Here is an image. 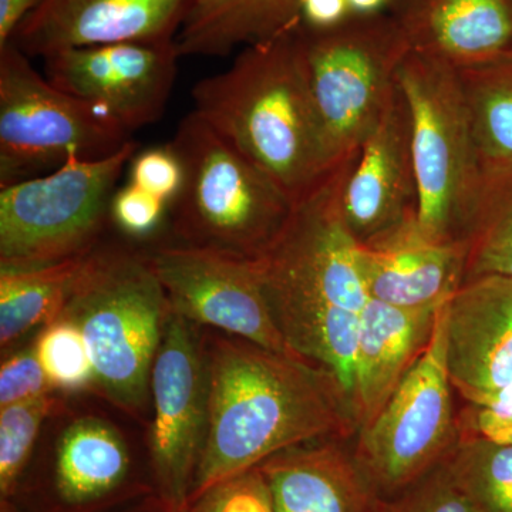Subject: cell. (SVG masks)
Masks as SVG:
<instances>
[{
	"label": "cell",
	"instance_id": "obj_14",
	"mask_svg": "<svg viewBox=\"0 0 512 512\" xmlns=\"http://www.w3.org/2000/svg\"><path fill=\"white\" fill-rule=\"evenodd\" d=\"M340 211L357 244L419 215L412 111L399 82L350 167Z\"/></svg>",
	"mask_w": 512,
	"mask_h": 512
},
{
	"label": "cell",
	"instance_id": "obj_29",
	"mask_svg": "<svg viewBox=\"0 0 512 512\" xmlns=\"http://www.w3.org/2000/svg\"><path fill=\"white\" fill-rule=\"evenodd\" d=\"M386 512H480L446 461L410 490L387 501Z\"/></svg>",
	"mask_w": 512,
	"mask_h": 512
},
{
	"label": "cell",
	"instance_id": "obj_11",
	"mask_svg": "<svg viewBox=\"0 0 512 512\" xmlns=\"http://www.w3.org/2000/svg\"><path fill=\"white\" fill-rule=\"evenodd\" d=\"M150 431L153 495L168 512H185L208 426L204 342L194 325L170 311L153 372Z\"/></svg>",
	"mask_w": 512,
	"mask_h": 512
},
{
	"label": "cell",
	"instance_id": "obj_28",
	"mask_svg": "<svg viewBox=\"0 0 512 512\" xmlns=\"http://www.w3.org/2000/svg\"><path fill=\"white\" fill-rule=\"evenodd\" d=\"M37 359L53 389L79 392L93 387L94 372L89 350L72 320L57 318L37 336Z\"/></svg>",
	"mask_w": 512,
	"mask_h": 512
},
{
	"label": "cell",
	"instance_id": "obj_27",
	"mask_svg": "<svg viewBox=\"0 0 512 512\" xmlns=\"http://www.w3.org/2000/svg\"><path fill=\"white\" fill-rule=\"evenodd\" d=\"M59 406L55 393L0 407V507L16 510L15 498L40 429Z\"/></svg>",
	"mask_w": 512,
	"mask_h": 512
},
{
	"label": "cell",
	"instance_id": "obj_7",
	"mask_svg": "<svg viewBox=\"0 0 512 512\" xmlns=\"http://www.w3.org/2000/svg\"><path fill=\"white\" fill-rule=\"evenodd\" d=\"M133 140L99 160L70 158L62 167L0 190V268H30L97 248Z\"/></svg>",
	"mask_w": 512,
	"mask_h": 512
},
{
	"label": "cell",
	"instance_id": "obj_4",
	"mask_svg": "<svg viewBox=\"0 0 512 512\" xmlns=\"http://www.w3.org/2000/svg\"><path fill=\"white\" fill-rule=\"evenodd\" d=\"M170 311L147 254L97 247L60 315L82 332L93 387L136 419L148 410L151 372Z\"/></svg>",
	"mask_w": 512,
	"mask_h": 512
},
{
	"label": "cell",
	"instance_id": "obj_5",
	"mask_svg": "<svg viewBox=\"0 0 512 512\" xmlns=\"http://www.w3.org/2000/svg\"><path fill=\"white\" fill-rule=\"evenodd\" d=\"M170 143L183 164L171 210L185 244L254 259L264 254L291 218V200L192 111Z\"/></svg>",
	"mask_w": 512,
	"mask_h": 512
},
{
	"label": "cell",
	"instance_id": "obj_25",
	"mask_svg": "<svg viewBox=\"0 0 512 512\" xmlns=\"http://www.w3.org/2000/svg\"><path fill=\"white\" fill-rule=\"evenodd\" d=\"M466 245L464 282L487 275L512 276V164L485 170Z\"/></svg>",
	"mask_w": 512,
	"mask_h": 512
},
{
	"label": "cell",
	"instance_id": "obj_8",
	"mask_svg": "<svg viewBox=\"0 0 512 512\" xmlns=\"http://www.w3.org/2000/svg\"><path fill=\"white\" fill-rule=\"evenodd\" d=\"M303 62L316 109L338 163L359 153L412 52L389 12L352 15L326 30L301 25Z\"/></svg>",
	"mask_w": 512,
	"mask_h": 512
},
{
	"label": "cell",
	"instance_id": "obj_6",
	"mask_svg": "<svg viewBox=\"0 0 512 512\" xmlns=\"http://www.w3.org/2000/svg\"><path fill=\"white\" fill-rule=\"evenodd\" d=\"M399 83L412 111L421 227L433 237L466 242L485 170L460 76L410 52L400 64Z\"/></svg>",
	"mask_w": 512,
	"mask_h": 512
},
{
	"label": "cell",
	"instance_id": "obj_32",
	"mask_svg": "<svg viewBox=\"0 0 512 512\" xmlns=\"http://www.w3.org/2000/svg\"><path fill=\"white\" fill-rule=\"evenodd\" d=\"M170 205L156 195L127 183L117 188L110 205V220L128 237L144 238L161 224Z\"/></svg>",
	"mask_w": 512,
	"mask_h": 512
},
{
	"label": "cell",
	"instance_id": "obj_20",
	"mask_svg": "<svg viewBox=\"0 0 512 512\" xmlns=\"http://www.w3.org/2000/svg\"><path fill=\"white\" fill-rule=\"evenodd\" d=\"M353 440L306 441L259 464L275 512H386L387 501L349 446Z\"/></svg>",
	"mask_w": 512,
	"mask_h": 512
},
{
	"label": "cell",
	"instance_id": "obj_16",
	"mask_svg": "<svg viewBox=\"0 0 512 512\" xmlns=\"http://www.w3.org/2000/svg\"><path fill=\"white\" fill-rule=\"evenodd\" d=\"M467 245L433 237L419 215L359 244L367 295L396 308L437 309L464 284Z\"/></svg>",
	"mask_w": 512,
	"mask_h": 512
},
{
	"label": "cell",
	"instance_id": "obj_31",
	"mask_svg": "<svg viewBox=\"0 0 512 512\" xmlns=\"http://www.w3.org/2000/svg\"><path fill=\"white\" fill-rule=\"evenodd\" d=\"M130 181L141 190L150 192L173 205L183 187L184 171L173 144L151 147L134 154L128 164Z\"/></svg>",
	"mask_w": 512,
	"mask_h": 512
},
{
	"label": "cell",
	"instance_id": "obj_30",
	"mask_svg": "<svg viewBox=\"0 0 512 512\" xmlns=\"http://www.w3.org/2000/svg\"><path fill=\"white\" fill-rule=\"evenodd\" d=\"M185 512H275L258 467L214 485L195 498Z\"/></svg>",
	"mask_w": 512,
	"mask_h": 512
},
{
	"label": "cell",
	"instance_id": "obj_21",
	"mask_svg": "<svg viewBox=\"0 0 512 512\" xmlns=\"http://www.w3.org/2000/svg\"><path fill=\"white\" fill-rule=\"evenodd\" d=\"M440 308L413 311L375 299L366 303L360 313L353 389V413L359 430L382 412L429 348Z\"/></svg>",
	"mask_w": 512,
	"mask_h": 512
},
{
	"label": "cell",
	"instance_id": "obj_12",
	"mask_svg": "<svg viewBox=\"0 0 512 512\" xmlns=\"http://www.w3.org/2000/svg\"><path fill=\"white\" fill-rule=\"evenodd\" d=\"M147 255L171 311L181 318L299 359L276 326L254 258L187 244Z\"/></svg>",
	"mask_w": 512,
	"mask_h": 512
},
{
	"label": "cell",
	"instance_id": "obj_24",
	"mask_svg": "<svg viewBox=\"0 0 512 512\" xmlns=\"http://www.w3.org/2000/svg\"><path fill=\"white\" fill-rule=\"evenodd\" d=\"M484 170L512 164V59L457 70Z\"/></svg>",
	"mask_w": 512,
	"mask_h": 512
},
{
	"label": "cell",
	"instance_id": "obj_35",
	"mask_svg": "<svg viewBox=\"0 0 512 512\" xmlns=\"http://www.w3.org/2000/svg\"><path fill=\"white\" fill-rule=\"evenodd\" d=\"M352 15L348 0H299V20L305 29H332Z\"/></svg>",
	"mask_w": 512,
	"mask_h": 512
},
{
	"label": "cell",
	"instance_id": "obj_39",
	"mask_svg": "<svg viewBox=\"0 0 512 512\" xmlns=\"http://www.w3.org/2000/svg\"><path fill=\"white\" fill-rule=\"evenodd\" d=\"M130 512H168L165 510L163 505L160 504V501L157 500L154 495H151V500L146 501L143 507L137 508V510H133Z\"/></svg>",
	"mask_w": 512,
	"mask_h": 512
},
{
	"label": "cell",
	"instance_id": "obj_9",
	"mask_svg": "<svg viewBox=\"0 0 512 512\" xmlns=\"http://www.w3.org/2000/svg\"><path fill=\"white\" fill-rule=\"evenodd\" d=\"M446 303L437 313L429 348L382 412L353 440L357 463L384 501L429 476L460 441L456 392L446 362Z\"/></svg>",
	"mask_w": 512,
	"mask_h": 512
},
{
	"label": "cell",
	"instance_id": "obj_3",
	"mask_svg": "<svg viewBox=\"0 0 512 512\" xmlns=\"http://www.w3.org/2000/svg\"><path fill=\"white\" fill-rule=\"evenodd\" d=\"M192 101V113L295 207L343 164L333 156L306 77L301 23L244 47L227 70L195 84Z\"/></svg>",
	"mask_w": 512,
	"mask_h": 512
},
{
	"label": "cell",
	"instance_id": "obj_10",
	"mask_svg": "<svg viewBox=\"0 0 512 512\" xmlns=\"http://www.w3.org/2000/svg\"><path fill=\"white\" fill-rule=\"evenodd\" d=\"M131 140L83 101L40 76L15 43L0 49V185L99 160Z\"/></svg>",
	"mask_w": 512,
	"mask_h": 512
},
{
	"label": "cell",
	"instance_id": "obj_33",
	"mask_svg": "<svg viewBox=\"0 0 512 512\" xmlns=\"http://www.w3.org/2000/svg\"><path fill=\"white\" fill-rule=\"evenodd\" d=\"M37 359L35 346L9 356L0 369V407L55 393Z\"/></svg>",
	"mask_w": 512,
	"mask_h": 512
},
{
	"label": "cell",
	"instance_id": "obj_18",
	"mask_svg": "<svg viewBox=\"0 0 512 512\" xmlns=\"http://www.w3.org/2000/svg\"><path fill=\"white\" fill-rule=\"evenodd\" d=\"M146 493L153 488L133 480L119 431L97 417H82L57 441L40 512H104Z\"/></svg>",
	"mask_w": 512,
	"mask_h": 512
},
{
	"label": "cell",
	"instance_id": "obj_36",
	"mask_svg": "<svg viewBox=\"0 0 512 512\" xmlns=\"http://www.w3.org/2000/svg\"><path fill=\"white\" fill-rule=\"evenodd\" d=\"M45 0H0V49L10 43L16 30Z\"/></svg>",
	"mask_w": 512,
	"mask_h": 512
},
{
	"label": "cell",
	"instance_id": "obj_2",
	"mask_svg": "<svg viewBox=\"0 0 512 512\" xmlns=\"http://www.w3.org/2000/svg\"><path fill=\"white\" fill-rule=\"evenodd\" d=\"M357 154L296 205L274 244L255 258L285 342L303 362L328 373L352 409L360 313L370 298L340 194Z\"/></svg>",
	"mask_w": 512,
	"mask_h": 512
},
{
	"label": "cell",
	"instance_id": "obj_19",
	"mask_svg": "<svg viewBox=\"0 0 512 512\" xmlns=\"http://www.w3.org/2000/svg\"><path fill=\"white\" fill-rule=\"evenodd\" d=\"M412 52L456 70L512 59V0H392Z\"/></svg>",
	"mask_w": 512,
	"mask_h": 512
},
{
	"label": "cell",
	"instance_id": "obj_26",
	"mask_svg": "<svg viewBox=\"0 0 512 512\" xmlns=\"http://www.w3.org/2000/svg\"><path fill=\"white\" fill-rule=\"evenodd\" d=\"M448 468L480 512H512V443L460 437Z\"/></svg>",
	"mask_w": 512,
	"mask_h": 512
},
{
	"label": "cell",
	"instance_id": "obj_34",
	"mask_svg": "<svg viewBox=\"0 0 512 512\" xmlns=\"http://www.w3.org/2000/svg\"><path fill=\"white\" fill-rule=\"evenodd\" d=\"M464 402L467 407L461 413L473 419L511 423L512 421V383L490 392L473 394Z\"/></svg>",
	"mask_w": 512,
	"mask_h": 512
},
{
	"label": "cell",
	"instance_id": "obj_37",
	"mask_svg": "<svg viewBox=\"0 0 512 512\" xmlns=\"http://www.w3.org/2000/svg\"><path fill=\"white\" fill-rule=\"evenodd\" d=\"M458 423H460L461 437L477 436L498 441V443H512V421L497 423V421L478 420L458 412Z\"/></svg>",
	"mask_w": 512,
	"mask_h": 512
},
{
	"label": "cell",
	"instance_id": "obj_15",
	"mask_svg": "<svg viewBox=\"0 0 512 512\" xmlns=\"http://www.w3.org/2000/svg\"><path fill=\"white\" fill-rule=\"evenodd\" d=\"M195 0H45L10 42L29 57L74 47L174 42Z\"/></svg>",
	"mask_w": 512,
	"mask_h": 512
},
{
	"label": "cell",
	"instance_id": "obj_23",
	"mask_svg": "<svg viewBox=\"0 0 512 512\" xmlns=\"http://www.w3.org/2000/svg\"><path fill=\"white\" fill-rule=\"evenodd\" d=\"M89 255V254H87ZM87 255L30 268H0L2 349L60 318L82 274Z\"/></svg>",
	"mask_w": 512,
	"mask_h": 512
},
{
	"label": "cell",
	"instance_id": "obj_17",
	"mask_svg": "<svg viewBox=\"0 0 512 512\" xmlns=\"http://www.w3.org/2000/svg\"><path fill=\"white\" fill-rule=\"evenodd\" d=\"M446 362L463 400L512 383V276H480L451 296Z\"/></svg>",
	"mask_w": 512,
	"mask_h": 512
},
{
	"label": "cell",
	"instance_id": "obj_13",
	"mask_svg": "<svg viewBox=\"0 0 512 512\" xmlns=\"http://www.w3.org/2000/svg\"><path fill=\"white\" fill-rule=\"evenodd\" d=\"M181 57L174 40L74 47L43 60L50 83L131 136L163 117Z\"/></svg>",
	"mask_w": 512,
	"mask_h": 512
},
{
	"label": "cell",
	"instance_id": "obj_1",
	"mask_svg": "<svg viewBox=\"0 0 512 512\" xmlns=\"http://www.w3.org/2000/svg\"><path fill=\"white\" fill-rule=\"evenodd\" d=\"M208 426L191 500L285 448L359 433L345 392L322 370L235 336L204 342Z\"/></svg>",
	"mask_w": 512,
	"mask_h": 512
},
{
	"label": "cell",
	"instance_id": "obj_38",
	"mask_svg": "<svg viewBox=\"0 0 512 512\" xmlns=\"http://www.w3.org/2000/svg\"><path fill=\"white\" fill-rule=\"evenodd\" d=\"M353 15H377L389 10L392 0H348Z\"/></svg>",
	"mask_w": 512,
	"mask_h": 512
},
{
	"label": "cell",
	"instance_id": "obj_22",
	"mask_svg": "<svg viewBox=\"0 0 512 512\" xmlns=\"http://www.w3.org/2000/svg\"><path fill=\"white\" fill-rule=\"evenodd\" d=\"M299 23V0H195L175 42L181 56L225 57Z\"/></svg>",
	"mask_w": 512,
	"mask_h": 512
}]
</instances>
